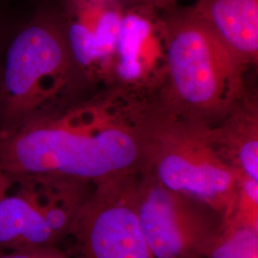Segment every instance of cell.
Returning <instances> with one entry per match:
<instances>
[{"label": "cell", "mask_w": 258, "mask_h": 258, "mask_svg": "<svg viewBox=\"0 0 258 258\" xmlns=\"http://www.w3.org/2000/svg\"><path fill=\"white\" fill-rule=\"evenodd\" d=\"M164 103L159 110L205 125L221 121L244 97L246 69L222 46L191 7L163 10Z\"/></svg>", "instance_id": "obj_2"}, {"label": "cell", "mask_w": 258, "mask_h": 258, "mask_svg": "<svg viewBox=\"0 0 258 258\" xmlns=\"http://www.w3.org/2000/svg\"><path fill=\"white\" fill-rule=\"evenodd\" d=\"M77 72L62 11L37 10L5 55L0 74V131L59 112L57 102Z\"/></svg>", "instance_id": "obj_3"}, {"label": "cell", "mask_w": 258, "mask_h": 258, "mask_svg": "<svg viewBox=\"0 0 258 258\" xmlns=\"http://www.w3.org/2000/svg\"><path fill=\"white\" fill-rule=\"evenodd\" d=\"M136 174L94 186L68 234L74 241L70 258H154L132 200Z\"/></svg>", "instance_id": "obj_7"}, {"label": "cell", "mask_w": 258, "mask_h": 258, "mask_svg": "<svg viewBox=\"0 0 258 258\" xmlns=\"http://www.w3.org/2000/svg\"><path fill=\"white\" fill-rule=\"evenodd\" d=\"M0 258H70L56 246L38 249H19L0 252Z\"/></svg>", "instance_id": "obj_11"}, {"label": "cell", "mask_w": 258, "mask_h": 258, "mask_svg": "<svg viewBox=\"0 0 258 258\" xmlns=\"http://www.w3.org/2000/svg\"><path fill=\"white\" fill-rule=\"evenodd\" d=\"M191 9L245 69L257 63L258 0H196Z\"/></svg>", "instance_id": "obj_8"}, {"label": "cell", "mask_w": 258, "mask_h": 258, "mask_svg": "<svg viewBox=\"0 0 258 258\" xmlns=\"http://www.w3.org/2000/svg\"><path fill=\"white\" fill-rule=\"evenodd\" d=\"M147 118L132 124L107 121L84 105L0 131V168L57 176L97 185L145 170Z\"/></svg>", "instance_id": "obj_1"}, {"label": "cell", "mask_w": 258, "mask_h": 258, "mask_svg": "<svg viewBox=\"0 0 258 258\" xmlns=\"http://www.w3.org/2000/svg\"><path fill=\"white\" fill-rule=\"evenodd\" d=\"M132 200L154 258H205L221 227L219 214L166 188L148 172L134 177Z\"/></svg>", "instance_id": "obj_6"}, {"label": "cell", "mask_w": 258, "mask_h": 258, "mask_svg": "<svg viewBox=\"0 0 258 258\" xmlns=\"http://www.w3.org/2000/svg\"><path fill=\"white\" fill-rule=\"evenodd\" d=\"M243 98L219 126L209 125V132L214 147L239 175L258 181L257 110Z\"/></svg>", "instance_id": "obj_9"}, {"label": "cell", "mask_w": 258, "mask_h": 258, "mask_svg": "<svg viewBox=\"0 0 258 258\" xmlns=\"http://www.w3.org/2000/svg\"><path fill=\"white\" fill-rule=\"evenodd\" d=\"M148 172L166 188L203 204L222 217L231 215L239 173L214 147L209 125L162 111L148 116Z\"/></svg>", "instance_id": "obj_4"}, {"label": "cell", "mask_w": 258, "mask_h": 258, "mask_svg": "<svg viewBox=\"0 0 258 258\" xmlns=\"http://www.w3.org/2000/svg\"><path fill=\"white\" fill-rule=\"evenodd\" d=\"M205 258H258V218L232 212Z\"/></svg>", "instance_id": "obj_10"}, {"label": "cell", "mask_w": 258, "mask_h": 258, "mask_svg": "<svg viewBox=\"0 0 258 258\" xmlns=\"http://www.w3.org/2000/svg\"><path fill=\"white\" fill-rule=\"evenodd\" d=\"M132 1H140L144 3H148L161 11L172 8L177 5V0H132Z\"/></svg>", "instance_id": "obj_12"}, {"label": "cell", "mask_w": 258, "mask_h": 258, "mask_svg": "<svg viewBox=\"0 0 258 258\" xmlns=\"http://www.w3.org/2000/svg\"><path fill=\"white\" fill-rule=\"evenodd\" d=\"M93 187L0 168V252L55 246L68 236Z\"/></svg>", "instance_id": "obj_5"}]
</instances>
